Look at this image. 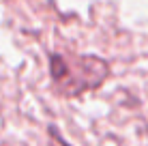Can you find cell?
<instances>
[{"instance_id": "obj_1", "label": "cell", "mask_w": 148, "mask_h": 146, "mask_svg": "<svg viewBox=\"0 0 148 146\" xmlns=\"http://www.w3.org/2000/svg\"><path fill=\"white\" fill-rule=\"evenodd\" d=\"M108 62L97 56L49 54V75H52L54 88L67 97H77L86 90L97 88L108 77Z\"/></svg>"}, {"instance_id": "obj_2", "label": "cell", "mask_w": 148, "mask_h": 146, "mask_svg": "<svg viewBox=\"0 0 148 146\" xmlns=\"http://www.w3.org/2000/svg\"><path fill=\"white\" fill-rule=\"evenodd\" d=\"M49 135H52V138L56 140V142H58L60 146H69L67 142H64V140L62 138H60V135H58V129H54V127H49Z\"/></svg>"}]
</instances>
